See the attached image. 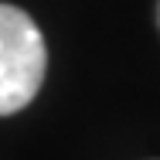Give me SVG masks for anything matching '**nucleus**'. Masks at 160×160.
I'll list each match as a JSON object with an SVG mask.
<instances>
[{
	"mask_svg": "<svg viewBox=\"0 0 160 160\" xmlns=\"http://www.w3.org/2000/svg\"><path fill=\"white\" fill-rule=\"evenodd\" d=\"M44 38L31 17L14 7L0 3V116L21 112L44 82Z\"/></svg>",
	"mask_w": 160,
	"mask_h": 160,
	"instance_id": "obj_1",
	"label": "nucleus"
},
{
	"mask_svg": "<svg viewBox=\"0 0 160 160\" xmlns=\"http://www.w3.org/2000/svg\"><path fill=\"white\" fill-rule=\"evenodd\" d=\"M157 24H160V3H157Z\"/></svg>",
	"mask_w": 160,
	"mask_h": 160,
	"instance_id": "obj_2",
	"label": "nucleus"
}]
</instances>
